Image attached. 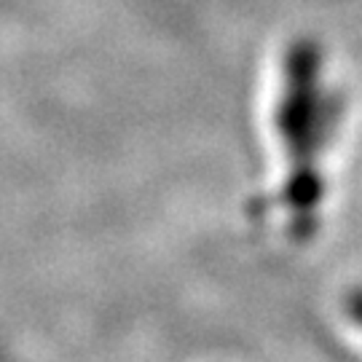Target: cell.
<instances>
[{
	"label": "cell",
	"instance_id": "2",
	"mask_svg": "<svg viewBox=\"0 0 362 362\" xmlns=\"http://www.w3.org/2000/svg\"><path fill=\"white\" fill-rule=\"evenodd\" d=\"M346 314H349L351 322L362 330V287L349 293V298H346Z\"/></svg>",
	"mask_w": 362,
	"mask_h": 362
},
{
	"label": "cell",
	"instance_id": "1",
	"mask_svg": "<svg viewBox=\"0 0 362 362\" xmlns=\"http://www.w3.org/2000/svg\"><path fill=\"white\" fill-rule=\"evenodd\" d=\"M330 124L333 113L320 89L311 83L306 65L300 62L290 91L282 100V110L276 113V129L282 132L290 161L282 204L290 218V233L300 242L311 239L320 226V204L325 199L320 156L327 143Z\"/></svg>",
	"mask_w": 362,
	"mask_h": 362
}]
</instances>
